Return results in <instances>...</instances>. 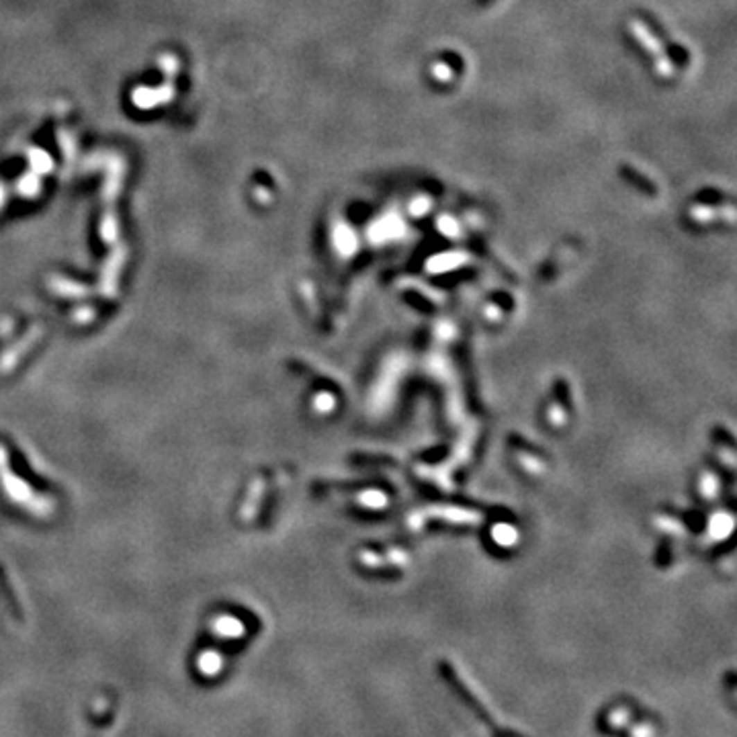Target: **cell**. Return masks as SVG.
<instances>
[{
    "mask_svg": "<svg viewBox=\"0 0 737 737\" xmlns=\"http://www.w3.org/2000/svg\"><path fill=\"white\" fill-rule=\"evenodd\" d=\"M629 29H631L633 37H635L639 44L643 45V47H645V51H648L651 58H653L655 72H657L661 78H672V76H674V64H672V60H668V58H666V53H664L661 45H659V42L653 37V33H651L650 29H648V27H645L639 19L629 21Z\"/></svg>",
    "mask_w": 737,
    "mask_h": 737,
    "instance_id": "obj_1",
    "label": "cell"
},
{
    "mask_svg": "<svg viewBox=\"0 0 737 737\" xmlns=\"http://www.w3.org/2000/svg\"><path fill=\"white\" fill-rule=\"evenodd\" d=\"M431 74H433L436 80H442V83H446V80L451 78V70L446 68V64H440V62L433 64Z\"/></svg>",
    "mask_w": 737,
    "mask_h": 737,
    "instance_id": "obj_2",
    "label": "cell"
}]
</instances>
